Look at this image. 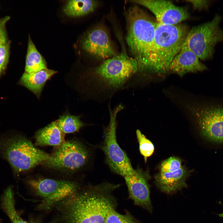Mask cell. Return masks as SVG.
Segmentation results:
<instances>
[{"label": "cell", "mask_w": 223, "mask_h": 223, "mask_svg": "<svg viewBox=\"0 0 223 223\" xmlns=\"http://www.w3.org/2000/svg\"><path fill=\"white\" fill-rule=\"evenodd\" d=\"M119 186L107 182L89 186L57 203L64 223H104L110 210L116 208L113 192Z\"/></svg>", "instance_id": "6da1fadb"}, {"label": "cell", "mask_w": 223, "mask_h": 223, "mask_svg": "<svg viewBox=\"0 0 223 223\" xmlns=\"http://www.w3.org/2000/svg\"><path fill=\"white\" fill-rule=\"evenodd\" d=\"M138 70L136 60L124 53L104 60L83 77L92 96L108 98L121 89Z\"/></svg>", "instance_id": "7a4b0ae2"}, {"label": "cell", "mask_w": 223, "mask_h": 223, "mask_svg": "<svg viewBox=\"0 0 223 223\" xmlns=\"http://www.w3.org/2000/svg\"><path fill=\"white\" fill-rule=\"evenodd\" d=\"M126 42L138 64V72L148 74L156 22L137 6L130 7L126 14Z\"/></svg>", "instance_id": "3957f363"}, {"label": "cell", "mask_w": 223, "mask_h": 223, "mask_svg": "<svg viewBox=\"0 0 223 223\" xmlns=\"http://www.w3.org/2000/svg\"><path fill=\"white\" fill-rule=\"evenodd\" d=\"M188 31L183 25L156 22L148 74H162L169 72L170 64L181 50Z\"/></svg>", "instance_id": "277c9868"}, {"label": "cell", "mask_w": 223, "mask_h": 223, "mask_svg": "<svg viewBox=\"0 0 223 223\" xmlns=\"http://www.w3.org/2000/svg\"><path fill=\"white\" fill-rule=\"evenodd\" d=\"M0 151L16 173H20L44 163L50 155L36 148L25 137L15 136L0 142Z\"/></svg>", "instance_id": "5b68a950"}, {"label": "cell", "mask_w": 223, "mask_h": 223, "mask_svg": "<svg viewBox=\"0 0 223 223\" xmlns=\"http://www.w3.org/2000/svg\"><path fill=\"white\" fill-rule=\"evenodd\" d=\"M221 16L216 15L209 22L193 27L189 31L183 45L199 59H212L216 45L223 42V30L220 27Z\"/></svg>", "instance_id": "8992f818"}, {"label": "cell", "mask_w": 223, "mask_h": 223, "mask_svg": "<svg viewBox=\"0 0 223 223\" xmlns=\"http://www.w3.org/2000/svg\"><path fill=\"white\" fill-rule=\"evenodd\" d=\"M123 108L122 105L119 104L113 109H109V122L104 129V140L102 149L105 155L106 163L111 169L124 177L133 174L135 169L116 140L117 116Z\"/></svg>", "instance_id": "52a82bcc"}, {"label": "cell", "mask_w": 223, "mask_h": 223, "mask_svg": "<svg viewBox=\"0 0 223 223\" xmlns=\"http://www.w3.org/2000/svg\"><path fill=\"white\" fill-rule=\"evenodd\" d=\"M89 152L80 142L64 141L44 163L49 167L69 171L78 170L88 161Z\"/></svg>", "instance_id": "ba28073f"}, {"label": "cell", "mask_w": 223, "mask_h": 223, "mask_svg": "<svg viewBox=\"0 0 223 223\" xmlns=\"http://www.w3.org/2000/svg\"><path fill=\"white\" fill-rule=\"evenodd\" d=\"M195 117L200 134L214 144H223V107L187 106Z\"/></svg>", "instance_id": "9c48e42d"}, {"label": "cell", "mask_w": 223, "mask_h": 223, "mask_svg": "<svg viewBox=\"0 0 223 223\" xmlns=\"http://www.w3.org/2000/svg\"><path fill=\"white\" fill-rule=\"evenodd\" d=\"M28 183L47 206L59 202L79 190L77 183L68 181L38 178L29 180Z\"/></svg>", "instance_id": "30bf717a"}, {"label": "cell", "mask_w": 223, "mask_h": 223, "mask_svg": "<svg viewBox=\"0 0 223 223\" xmlns=\"http://www.w3.org/2000/svg\"><path fill=\"white\" fill-rule=\"evenodd\" d=\"M148 9L155 15L156 22L163 24L174 25L186 20V10L171 2L162 0H133L130 1Z\"/></svg>", "instance_id": "8fae6325"}, {"label": "cell", "mask_w": 223, "mask_h": 223, "mask_svg": "<svg viewBox=\"0 0 223 223\" xmlns=\"http://www.w3.org/2000/svg\"><path fill=\"white\" fill-rule=\"evenodd\" d=\"M149 176L146 172L139 168L134 173L124 177L127 186L129 198L138 206L151 213L152 206L150 197L148 180Z\"/></svg>", "instance_id": "7c38bea8"}, {"label": "cell", "mask_w": 223, "mask_h": 223, "mask_svg": "<svg viewBox=\"0 0 223 223\" xmlns=\"http://www.w3.org/2000/svg\"><path fill=\"white\" fill-rule=\"evenodd\" d=\"M83 49L91 56L99 59H106L116 55L106 32L101 28L90 32L82 43Z\"/></svg>", "instance_id": "4fadbf2b"}, {"label": "cell", "mask_w": 223, "mask_h": 223, "mask_svg": "<svg viewBox=\"0 0 223 223\" xmlns=\"http://www.w3.org/2000/svg\"><path fill=\"white\" fill-rule=\"evenodd\" d=\"M207 69V67L200 62L196 55L183 44L180 51L172 61L169 72L182 77L187 73Z\"/></svg>", "instance_id": "5bb4252c"}, {"label": "cell", "mask_w": 223, "mask_h": 223, "mask_svg": "<svg viewBox=\"0 0 223 223\" xmlns=\"http://www.w3.org/2000/svg\"><path fill=\"white\" fill-rule=\"evenodd\" d=\"M188 172L184 166L177 171L160 172L155 177L157 186L162 192L171 194L186 186V178Z\"/></svg>", "instance_id": "9a60e30c"}, {"label": "cell", "mask_w": 223, "mask_h": 223, "mask_svg": "<svg viewBox=\"0 0 223 223\" xmlns=\"http://www.w3.org/2000/svg\"><path fill=\"white\" fill-rule=\"evenodd\" d=\"M57 72V71L47 68L35 72H25L20 82L39 98L47 81Z\"/></svg>", "instance_id": "2e32d148"}, {"label": "cell", "mask_w": 223, "mask_h": 223, "mask_svg": "<svg viewBox=\"0 0 223 223\" xmlns=\"http://www.w3.org/2000/svg\"><path fill=\"white\" fill-rule=\"evenodd\" d=\"M64 133L55 121L37 132L35 135V145L59 146L64 142Z\"/></svg>", "instance_id": "e0dca14e"}, {"label": "cell", "mask_w": 223, "mask_h": 223, "mask_svg": "<svg viewBox=\"0 0 223 223\" xmlns=\"http://www.w3.org/2000/svg\"><path fill=\"white\" fill-rule=\"evenodd\" d=\"M47 68L46 61L29 36L25 72H35Z\"/></svg>", "instance_id": "ac0fdd59"}, {"label": "cell", "mask_w": 223, "mask_h": 223, "mask_svg": "<svg viewBox=\"0 0 223 223\" xmlns=\"http://www.w3.org/2000/svg\"><path fill=\"white\" fill-rule=\"evenodd\" d=\"M97 5L98 2L94 0H69L64 7L63 11L67 15L80 16L94 11Z\"/></svg>", "instance_id": "d6986e66"}, {"label": "cell", "mask_w": 223, "mask_h": 223, "mask_svg": "<svg viewBox=\"0 0 223 223\" xmlns=\"http://www.w3.org/2000/svg\"><path fill=\"white\" fill-rule=\"evenodd\" d=\"M1 206L11 223H28L22 219L16 212L13 194L10 187L5 190L2 196Z\"/></svg>", "instance_id": "ffe728a7"}, {"label": "cell", "mask_w": 223, "mask_h": 223, "mask_svg": "<svg viewBox=\"0 0 223 223\" xmlns=\"http://www.w3.org/2000/svg\"><path fill=\"white\" fill-rule=\"evenodd\" d=\"M59 127L64 133L75 132L84 125L79 116L66 113L60 116L56 120Z\"/></svg>", "instance_id": "44dd1931"}, {"label": "cell", "mask_w": 223, "mask_h": 223, "mask_svg": "<svg viewBox=\"0 0 223 223\" xmlns=\"http://www.w3.org/2000/svg\"><path fill=\"white\" fill-rule=\"evenodd\" d=\"M104 223H139L129 212L120 214L115 208L110 210L106 217Z\"/></svg>", "instance_id": "7402d4cb"}, {"label": "cell", "mask_w": 223, "mask_h": 223, "mask_svg": "<svg viewBox=\"0 0 223 223\" xmlns=\"http://www.w3.org/2000/svg\"><path fill=\"white\" fill-rule=\"evenodd\" d=\"M136 134L139 144L140 152L144 157L145 162L146 163L147 157L151 156L154 152V145L139 130H136Z\"/></svg>", "instance_id": "603a6c76"}, {"label": "cell", "mask_w": 223, "mask_h": 223, "mask_svg": "<svg viewBox=\"0 0 223 223\" xmlns=\"http://www.w3.org/2000/svg\"><path fill=\"white\" fill-rule=\"evenodd\" d=\"M182 166L180 159L175 157H170L161 163L160 168V172L175 171L181 168Z\"/></svg>", "instance_id": "cb8c5ba5"}, {"label": "cell", "mask_w": 223, "mask_h": 223, "mask_svg": "<svg viewBox=\"0 0 223 223\" xmlns=\"http://www.w3.org/2000/svg\"><path fill=\"white\" fill-rule=\"evenodd\" d=\"M10 41L6 43L0 45V76L4 70L8 60Z\"/></svg>", "instance_id": "d4e9b609"}, {"label": "cell", "mask_w": 223, "mask_h": 223, "mask_svg": "<svg viewBox=\"0 0 223 223\" xmlns=\"http://www.w3.org/2000/svg\"><path fill=\"white\" fill-rule=\"evenodd\" d=\"M186 1L191 3L194 9L200 11L208 9L211 4V1L208 0H188Z\"/></svg>", "instance_id": "484cf974"}, {"label": "cell", "mask_w": 223, "mask_h": 223, "mask_svg": "<svg viewBox=\"0 0 223 223\" xmlns=\"http://www.w3.org/2000/svg\"><path fill=\"white\" fill-rule=\"evenodd\" d=\"M8 18V17H5L0 21V45L5 44L7 42L5 25Z\"/></svg>", "instance_id": "4316f807"}, {"label": "cell", "mask_w": 223, "mask_h": 223, "mask_svg": "<svg viewBox=\"0 0 223 223\" xmlns=\"http://www.w3.org/2000/svg\"><path fill=\"white\" fill-rule=\"evenodd\" d=\"M220 216H221V217H223V214H220Z\"/></svg>", "instance_id": "83f0119b"}]
</instances>
